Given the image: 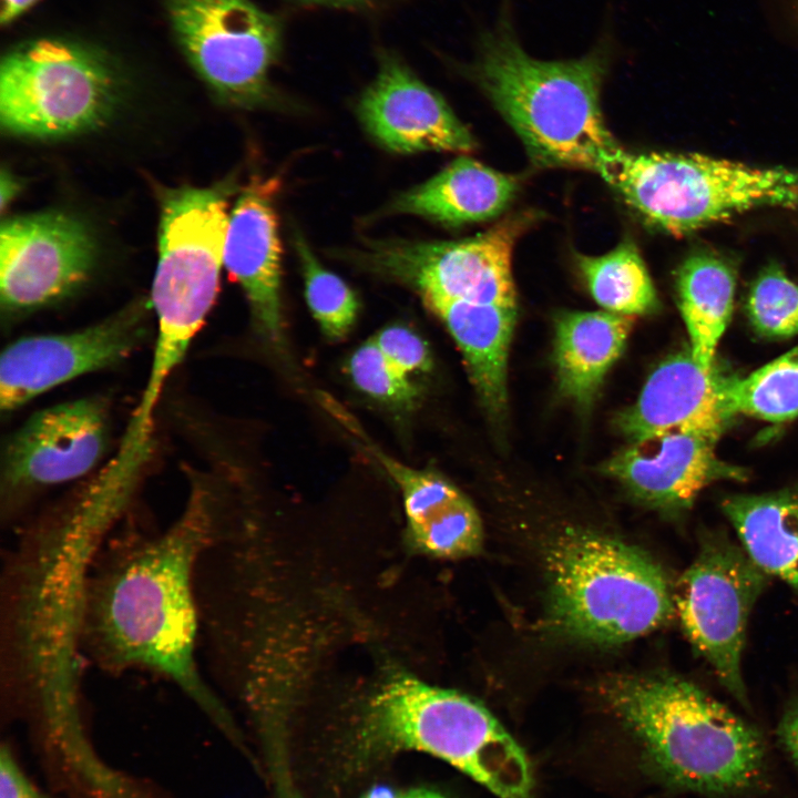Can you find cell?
Segmentation results:
<instances>
[{"mask_svg":"<svg viewBox=\"0 0 798 798\" xmlns=\"http://www.w3.org/2000/svg\"><path fill=\"white\" fill-rule=\"evenodd\" d=\"M532 222L531 213L512 215L460 241H369L350 257L412 287L424 304L462 300L516 307L512 256L516 241Z\"/></svg>","mask_w":798,"mask_h":798,"instance_id":"obj_9","label":"cell"},{"mask_svg":"<svg viewBox=\"0 0 798 798\" xmlns=\"http://www.w3.org/2000/svg\"><path fill=\"white\" fill-rule=\"evenodd\" d=\"M426 306L442 320L460 348L483 407L493 417L503 415L516 307L462 300H432Z\"/></svg>","mask_w":798,"mask_h":798,"instance_id":"obj_20","label":"cell"},{"mask_svg":"<svg viewBox=\"0 0 798 798\" xmlns=\"http://www.w3.org/2000/svg\"><path fill=\"white\" fill-rule=\"evenodd\" d=\"M636 317L571 311L555 320L554 361L561 391L580 406L594 399L622 355Z\"/></svg>","mask_w":798,"mask_h":798,"instance_id":"obj_21","label":"cell"},{"mask_svg":"<svg viewBox=\"0 0 798 798\" xmlns=\"http://www.w3.org/2000/svg\"><path fill=\"white\" fill-rule=\"evenodd\" d=\"M730 401L737 415L769 422H784L798 416V346L753 371L735 377Z\"/></svg>","mask_w":798,"mask_h":798,"instance_id":"obj_25","label":"cell"},{"mask_svg":"<svg viewBox=\"0 0 798 798\" xmlns=\"http://www.w3.org/2000/svg\"><path fill=\"white\" fill-rule=\"evenodd\" d=\"M374 341L386 358L408 376L411 372H427L432 367L427 342L409 327L388 326L376 335Z\"/></svg>","mask_w":798,"mask_h":798,"instance_id":"obj_29","label":"cell"},{"mask_svg":"<svg viewBox=\"0 0 798 798\" xmlns=\"http://www.w3.org/2000/svg\"><path fill=\"white\" fill-rule=\"evenodd\" d=\"M767 575L733 542L709 535L681 576L674 603L684 633L720 684L747 705L741 656L751 610Z\"/></svg>","mask_w":798,"mask_h":798,"instance_id":"obj_10","label":"cell"},{"mask_svg":"<svg viewBox=\"0 0 798 798\" xmlns=\"http://www.w3.org/2000/svg\"><path fill=\"white\" fill-rule=\"evenodd\" d=\"M347 368L359 390L387 405L407 408L412 406L418 397L419 391L409 376L386 358L374 339L352 352Z\"/></svg>","mask_w":798,"mask_h":798,"instance_id":"obj_28","label":"cell"},{"mask_svg":"<svg viewBox=\"0 0 798 798\" xmlns=\"http://www.w3.org/2000/svg\"><path fill=\"white\" fill-rule=\"evenodd\" d=\"M603 694L665 784L707 796L754 789L767 768L761 733L689 681L618 677Z\"/></svg>","mask_w":798,"mask_h":798,"instance_id":"obj_4","label":"cell"},{"mask_svg":"<svg viewBox=\"0 0 798 798\" xmlns=\"http://www.w3.org/2000/svg\"><path fill=\"white\" fill-rule=\"evenodd\" d=\"M277 178L254 177L232 212L224 266L243 288L259 332L272 344L283 339L280 241L274 198Z\"/></svg>","mask_w":798,"mask_h":798,"instance_id":"obj_18","label":"cell"},{"mask_svg":"<svg viewBox=\"0 0 798 798\" xmlns=\"http://www.w3.org/2000/svg\"><path fill=\"white\" fill-rule=\"evenodd\" d=\"M20 188V184L14 175L9 171L2 170L0 177L1 209L3 211L8 204L16 197Z\"/></svg>","mask_w":798,"mask_h":798,"instance_id":"obj_33","label":"cell"},{"mask_svg":"<svg viewBox=\"0 0 798 798\" xmlns=\"http://www.w3.org/2000/svg\"><path fill=\"white\" fill-rule=\"evenodd\" d=\"M357 114L366 132L391 152L466 153L475 147L446 100L390 52L379 53L377 74L362 92Z\"/></svg>","mask_w":798,"mask_h":798,"instance_id":"obj_14","label":"cell"},{"mask_svg":"<svg viewBox=\"0 0 798 798\" xmlns=\"http://www.w3.org/2000/svg\"><path fill=\"white\" fill-rule=\"evenodd\" d=\"M294 245L313 316L329 339H342L351 330L358 315L356 294L339 276L323 267L298 232L294 234Z\"/></svg>","mask_w":798,"mask_h":798,"instance_id":"obj_26","label":"cell"},{"mask_svg":"<svg viewBox=\"0 0 798 798\" xmlns=\"http://www.w3.org/2000/svg\"><path fill=\"white\" fill-rule=\"evenodd\" d=\"M518 188L515 176L461 156L398 195L383 213L417 215L450 226L477 223L504 212Z\"/></svg>","mask_w":798,"mask_h":798,"instance_id":"obj_19","label":"cell"},{"mask_svg":"<svg viewBox=\"0 0 798 798\" xmlns=\"http://www.w3.org/2000/svg\"><path fill=\"white\" fill-rule=\"evenodd\" d=\"M735 287L734 266L708 250L690 254L676 274L677 303L689 350L705 369L716 362V348L732 318Z\"/></svg>","mask_w":798,"mask_h":798,"instance_id":"obj_23","label":"cell"},{"mask_svg":"<svg viewBox=\"0 0 798 798\" xmlns=\"http://www.w3.org/2000/svg\"><path fill=\"white\" fill-rule=\"evenodd\" d=\"M550 622L570 637L618 644L674 612L664 570L645 552L594 532H567L548 556Z\"/></svg>","mask_w":798,"mask_h":798,"instance_id":"obj_5","label":"cell"},{"mask_svg":"<svg viewBox=\"0 0 798 798\" xmlns=\"http://www.w3.org/2000/svg\"><path fill=\"white\" fill-rule=\"evenodd\" d=\"M398 798H446V797L440 795L439 792H436L432 790L415 789V790H410L401 796H398Z\"/></svg>","mask_w":798,"mask_h":798,"instance_id":"obj_36","label":"cell"},{"mask_svg":"<svg viewBox=\"0 0 798 798\" xmlns=\"http://www.w3.org/2000/svg\"><path fill=\"white\" fill-rule=\"evenodd\" d=\"M119 92L115 66L99 49L60 38L28 40L1 60V127L33 139L83 133L105 122Z\"/></svg>","mask_w":798,"mask_h":798,"instance_id":"obj_7","label":"cell"},{"mask_svg":"<svg viewBox=\"0 0 798 798\" xmlns=\"http://www.w3.org/2000/svg\"><path fill=\"white\" fill-rule=\"evenodd\" d=\"M722 508L749 559L798 590V490L734 494Z\"/></svg>","mask_w":798,"mask_h":798,"instance_id":"obj_22","label":"cell"},{"mask_svg":"<svg viewBox=\"0 0 798 798\" xmlns=\"http://www.w3.org/2000/svg\"><path fill=\"white\" fill-rule=\"evenodd\" d=\"M150 307V300L135 301L86 328L10 344L0 359L1 411L11 412L61 383L124 360L146 336Z\"/></svg>","mask_w":798,"mask_h":798,"instance_id":"obj_13","label":"cell"},{"mask_svg":"<svg viewBox=\"0 0 798 798\" xmlns=\"http://www.w3.org/2000/svg\"><path fill=\"white\" fill-rule=\"evenodd\" d=\"M187 61L224 102L257 108L274 98L269 72L283 43L280 20L252 0H162Z\"/></svg>","mask_w":798,"mask_h":798,"instance_id":"obj_8","label":"cell"},{"mask_svg":"<svg viewBox=\"0 0 798 798\" xmlns=\"http://www.w3.org/2000/svg\"><path fill=\"white\" fill-rule=\"evenodd\" d=\"M748 319L767 338L798 335V283L777 264L765 267L750 286L746 300Z\"/></svg>","mask_w":798,"mask_h":798,"instance_id":"obj_27","label":"cell"},{"mask_svg":"<svg viewBox=\"0 0 798 798\" xmlns=\"http://www.w3.org/2000/svg\"><path fill=\"white\" fill-rule=\"evenodd\" d=\"M362 798H398V796L388 787L377 786L369 789Z\"/></svg>","mask_w":798,"mask_h":798,"instance_id":"obj_35","label":"cell"},{"mask_svg":"<svg viewBox=\"0 0 798 798\" xmlns=\"http://www.w3.org/2000/svg\"><path fill=\"white\" fill-rule=\"evenodd\" d=\"M329 761L356 776L401 751L434 756L500 798H529L524 751L479 702L391 668L341 709Z\"/></svg>","mask_w":798,"mask_h":798,"instance_id":"obj_2","label":"cell"},{"mask_svg":"<svg viewBox=\"0 0 798 798\" xmlns=\"http://www.w3.org/2000/svg\"><path fill=\"white\" fill-rule=\"evenodd\" d=\"M720 436L698 430H674L630 442L604 466L646 504L681 512L703 489L720 480H746V470L716 453Z\"/></svg>","mask_w":798,"mask_h":798,"instance_id":"obj_15","label":"cell"},{"mask_svg":"<svg viewBox=\"0 0 798 798\" xmlns=\"http://www.w3.org/2000/svg\"><path fill=\"white\" fill-rule=\"evenodd\" d=\"M604 31L576 59L545 61L522 47L510 0L475 42L463 72L512 127L531 161L541 167L592 171L603 178L624 150L604 120L601 95L616 53Z\"/></svg>","mask_w":798,"mask_h":798,"instance_id":"obj_3","label":"cell"},{"mask_svg":"<svg viewBox=\"0 0 798 798\" xmlns=\"http://www.w3.org/2000/svg\"><path fill=\"white\" fill-rule=\"evenodd\" d=\"M0 798H62L39 787L23 769L9 743L0 748Z\"/></svg>","mask_w":798,"mask_h":798,"instance_id":"obj_30","label":"cell"},{"mask_svg":"<svg viewBox=\"0 0 798 798\" xmlns=\"http://www.w3.org/2000/svg\"><path fill=\"white\" fill-rule=\"evenodd\" d=\"M777 736L782 749L798 771V704L787 709L780 718Z\"/></svg>","mask_w":798,"mask_h":798,"instance_id":"obj_31","label":"cell"},{"mask_svg":"<svg viewBox=\"0 0 798 798\" xmlns=\"http://www.w3.org/2000/svg\"><path fill=\"white\" fill-rule=\"evenodd\" d=\"M330 410L399 487L408 541L416 550L444 559L464 557L480 550L483 542L480 515L459 489L436 473L411 468L388 456L340 407L332 405Z\"/></svg>","mask_w":798,"mask_h":798,"instance_id":"obj_17","label":"cell"},{"mask_svg":"<svg viewBox=\"0 0 798 798\" xmlns=\"http://www.w3.org/2000/svg\"><path fill=\"white\" fill-rule=\"evenodd\" d=\"M94 244L74 217L44 212L3 221L0 228V301L8 316L59 301L89 278Z\"/></svg>","mask_w":798,"mask_h":798,"instance_id":"obj_12","label":"cell"},{"mask_svg":"<svg viewBox=\"0 0 798 798\" xmlns=\"http://www.w3.org/2000/svg\"><path fill=\"white\" fill-rule=\"evenodd\" d=\"M214 489L195 482L178 518L157 533L105 541L83 600V659L110 672L146 671L173 683L232 741L242 736L205 678L196 572L221 521Z\"/></svg>","mask_w":798,"mask_h":798,"instance_id":"obj_1","label":"cell"},{"mask_svg":"<svg viewBox=\"0 0 798 798\" xmlns=\"http://www.w3.org/2000/svg\"><path fill=\"white\" fill-rule=\"evenodd\" d=\"M604 180L646 223L685 235L759 207L798 209V171L623 150Z\"/></svg>","mask_w":798,"mask_h":798,"instance_id":"obj_6","label":"cell"},{"mask_svg":"<svg viewBox=\"0 0 798 798\" xmlns=\"http://www.w3.org/2000/svg\"><path fill=\"white\" fill-rule=\"evenodd\" d=\"M310 3H318L340 8H361L369 4L372 0H300Z\"/></svg>","mask_w":798,"mask_h":798,"instance_id":"obj_34","label":"cell"},{"mask_svg":"<svg viewBox=\"0 0 798 798\" xmlns=\"http://www.w3.org/2000/svg\"><path fill=\"white\" fill-rule=\"evenodd\" d=\"M735 377L717 361L705 369L689 349L679 351L654 369L616 424L630 442L674 430L722 436L737 416L729 396Z\"/></svg>","mask_w":798,"mask_h":798,"instance_id":"obj_16","label":"cell"},{"mask_svg":"<svg viewBox=\"0 0 798 798\" xmlns=\"http://www.w3.org/2000/svg\"><path fill=\"white\" fill-rule=\"evenodd\" d=\"M576 263L590 294L602 309L632 317L656 309V289L632 241H623L600 256L577 254Z\"/></svg>","mask_w":798,"mask_h":798,"instance_id":"obj_24","label":"cell"},{"mask_svg":"<svg viewBox=\"0 0 798 798\" xmlns=\"http://www.w3.org/2000/svg\"><path fill=\"white\" fill-rule=\"evenodd\" d=\"M40 0H1L0 23L7 25L32 8Z\"/></svg>","mask_w":798,"mask_h":798,"instance_id":"obj_32","label":"cell"},{"mask_svg":"<svg viewBox=\"0 0 798 798\" xmlns=\"http://www.w3.org/2000/svg\"><path fill=\"white\" fill-rule=\"evenodd\" d=\"M110 439L104 398L66 401L33 413L6 442L1 458V510L7 520L35 493L86 474Z\"/></svg>","mask_w":798,"mask_h":798,"instance_id":"obj_11","label":"cell"}]
</instances>
